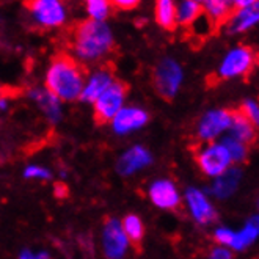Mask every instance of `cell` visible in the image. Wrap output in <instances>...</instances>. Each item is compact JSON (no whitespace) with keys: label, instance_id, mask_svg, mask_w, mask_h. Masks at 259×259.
I'll return each mask as SVG.
<instances>
[{"label":"cell","instance_id":"5b68a950","mask_svg":"<svg viewBox=\"0 0 259 259\" xmlns=\"http://www.w3.org/2000/svg\"><path fill=\"white\" fill-rule=\"evenodd\" d=\"M195 162L200 171L212 179L222 176L226 170H230L233 166L230 154H228V151L220 142L201 143L196 148Z\"/></svg>","mask_w":259,"mask_h":259},{"label":"cell","instance_id":"5bb4252c","mask_svg":"<svg viewBox=\"0 0 259 259\" xmlns=\"http://www.w3.org/2000/svg\"><path fill=\"white\" fill-rule=\"evenodd\" d=\"M148 113L139 107H126L121 109L113 121V131L116 134H127L131 131L140 129L148 123Z\"/></svg>","mask_w":259,"mask_h":259},{"label":"cell","instance_id":"4316f807","mask_svg":"<svg viewBox=\"0 0 259 259\" xmlns=\"http://www.w3.org/2000/svg\"><path fill=\"white\" fill-rule=\"evenodd\" d=\"M212 237H214L215 243L220 247H226V248H231V243L234 240V230L228 226H219L212 233Z\"/></svg>","mask_w":259,"mask_h":259},{"label":"cell","instance_id":"3957f363","mask_svg":"<svg viewBox=\"0 0 259 259\" xmlns=\"http://www.w3.org/2000/svg\"><path fill=\"white\" fill-rule=\"evenodd\" d=\"M259 63V54L245 44H239L236 48L230 49L217 69V77L220 80H231L237 77H245L248 75L254 66Z\"/></svg>","mask_w":259,"mask_h":259},{"label":"cell","instance_id":"ffe728a7","mask_svg":"<svg viewBox=\"0 0 259 259\" xmlns=\"http://www.w3.org/2000/svg\"><path fill=\"white\" fill-rule=\"evenodd\" d=\"M228 132H230V137H233V139L239 140L240 143L247 145V146L253 145L257 139L254 126L239 110H234L233 124Z\"/></svg>","mask_w":259,"mask_h":259},{"label":"cell","instance_id":"e0dca14e","mask_svg":"<svg viewBox=\"0 0 259 259\" xmlns=\"http://www.w3.org/2000/svg\"><path fill=\"white\" fill-rule=\"evenodd\" d=\"M201 5L203 14L214 30L225 25L234 13L233 0H204V2H201Z\"/></svg>","mask_w":259,"mask_h":259},{"label":"cell","instance_id":"83f0119b","mask_svg":"<svg viewBox=\"0 0 259 259\" xmlns=\"http://www.w3.org/2000/svg\"><path fill=\"white\" fill-rule=\"evenodd\" d=\"M25 178H38V179H49L51 171L42 168V166H27L24 171Z\"/></svg>","mask_w":259,"mask_h":259},{"label":"cell","instance_id":"d6986e66","mask_svg":"<svg viewBox=\"0 0 259 259\" xmlns=\"http://www.w3.org/2000/svg\"><path fill=\"white\" fill-rule=\"evenodd\" d=\"M28 95L32 99L36 101V104L39 105V109L44 112V115L48 116L49 121L52 123H57V121L62 118V110H60V101L52 96L48 90L42 88H33L28 91Z\"/></svg>","mask_w":259,"mask_h":259},{"label":"cell","instance_id":"8992f818","mask_svg":"<svg viewBox=\"0 0 259 259\" xmlns=\"http://www.w3.org/2000/svg\"><path fill=\"white\" fill-rule=\"evenodd\" d=\"M129 85L123 80L115 79L110 87L93 102V116L96 124L102 126L112 121L116 113L123 109V102L127 96Z\"/></svg>","mask_w":259,"mask_h":259},{"label":"cell","instance_id":"8fae6325","mask_svg":"<svg viewBox=\"0 0 259 259\" xmlns=\"http://www.w3.org/2000/svg\"><path fill=\"white\" fill-rule=\"evenodd\" d=\"M149 200L159 209L179 210L182 196L171 179H157L149 187Z\"/></svg>","mask_w":259,"mask_h":259},{"label":"cell","instance_id":"f1b7e54d","mask_svg":"<svg viewBox=\"0 0 259 259\" xmlns=\"http://www.w3.org/2000/svg\"><path fill=\"white\" fill-rule=\"evenodd\" d=\"M209 259H233V251L226 247L215 245L209 253Z\"/></svg>","mask_w":259,"mask_h":259},{"label":"cell","instance_id":"7402d4cb","mask_svg":"<svg viewBox=\"0 0 259 259\" xmlns=\"http://www.w3.org/2000/svg\"><path fill=\"white\" fill-rule=\"evenodd\" d=\"M156 22L166 32H173L178 27V16H176V4L171 0H159L154 8Z\"/></svg>","mask_w":259,"mask_h":259},{"label":"cell","instance_id":"1f68e13d","mask_svg":"<svg viewBox=\"0 0 259 259\" xmlns=\"http://www.w3.org/2000/svg\"><path fill=\"white\" fill-rule=\"evenodd\" d=\"M19 259H51V256H49L48 253H44V251L35 254V253H32L30 250H24V251L21 253Z\"/></svg>","mask_w":259,"mask_h":259},{"label":"cell","instance_id":"d4e9b609","mask_svg":"<svg viewBox=\"0 0 259 259\" xmlns=\"http://www.w3.org/2000/svg\"><path fill=\"white\" fill-rule=\"evenodd\" d=\"M85 7L90 14V19L98 22H104L113 11L112 2H105V0H88Z\"/></svg>","mask_w":259,"mask_h":259},{"label":"cell","instance_id":"4fadbf2b","mask_svg":"<svg viewBox=\"0 0 259 259\" xmlns=\"http://www.w3.org/2000/svg\"><path fill=\"white\" fill-rule=\"evenodd\" d=\"M115 80V74L110 65L99 68L91 77L87 80L83 91L80 95V101L83 102H95L105 90L110 87V83Z\"/></svg>","mask_w":259,"mask_h":259},{"label":"cell","instance_id":"f546056e","mask_svg":"<svg viewBox=\"0 0 259 259\" xmlns=\"http://www.w3.org/2000/svg\"><path fill=\"white\" fill-rule=\"evenodd\" d=\"M139 5H140L139 0H115V2H112L113 10H121V11L135 10Z\"/></svg>","mask_w":259,"mask_h":259},{"label":"cell","instance_id":"52a82bcc","mask_svg":"<svg viewBox=\"0 0 259 259\" xmlns=\"http://www.w3.org/2000/svg\"><path fill=\"white\" fill-rule=\"evenodd\" d=\"M234 110L228 109H210L201 115L196 123L195 135L200 143H212L225 132L230 131L233 124Z\"/></svg>","mask_w":259,"mask_h":259},{"label":"cell","instance_id":"ac0fdd59","mask_svg":"<svg viewBox=\"0 0 259 259\" xmlns=\"http://www.w3.org/2000/svg\"><path fill=\"white\" fill-rule=\"evenodd\" d=\"M259 237V214L251 215L247 223L239 231H234V240L231 243V251H242L248 248L251 243Z\"/></svg>","mask_w":259,"mask_h":259},{"label":"cell","instance_id":"cb8c5ba5","mask_svg":"<svg viewBox=\"0 0 259 259\" xmlns=\"http://www.w3.org/2000/svg\"><path fill=\"white\" fill-rule=\"evenodd\" d=\"M220 143L228 151V154H230L231 162L234 165L243 163V162L247 160V157H248V146L247 145L240 143L239 140L233 139V137H230V135H225Z\"/></svg>","mask_w":259,"mask_h":259},{"label":"cell","instance_id":"44dd1931","mask_svg":"<svg viewBox=\"0 0 259 259\" xmlns=\"http://www.w3.org/2000/svg\"><path fill=\"white\" fill-rule=\"evenodd\" d=\"M121 228H123V233L127 237V242L135 248V250H142V243L145 237V225L142 219L135 214H127L123 222H121Z\"/></svg>","mask_w":259,"mask_h":259},{"label":"cell","instance_id":"6da1fadb","mask_svg":"<svg viewBox=\"0 0 259 259\" xmlns=\"http://www.w3.org/2000/svg\"><path fill=\"white\" fill-rule=\"evenodd\" d=\"M87 68L77 58L66 52L52 57L46 74V90L58 101L71 102L79 99L87 83Z\"/></svg>","mask_w":259,"mask_h":259},{"label":"cell","instance_id":"9c48e42d","mask_svg":"<svg viewBox=\"0 0 259 259\" xmlns=\"http://www.w3.org/2000/svg\"><path fill=\"white\" fill-rule=\"evenodd\" d=\"M186 206L189 209V214L198 225H210L219 219V214L209 200L206 192L196 189V187H189L184 195Z\"/></svg>","mask_w":259,"mask_h":259},{"label":"cell","instance_id":"603a6c76","mask_svg":"<svg viewBox=\"0 0 259 259\" xmlns=\"http://www.w3.org/2000/svg\"><path fill=\"white\" fill-rule=\"evenodd\" d=\"M178 25L190 27L203 16V5L198 0H184L176 4Z\"/></svg>","mask_w":259,"mask_h":259},{"label":"cell","instance_id":"7a4b0ae2","mask_svg":"<svg viewBox=\"0 0 259 259\" xmlns=\"http://www.w3.org/2000/svg\"><path fill=\"white\" fill-rule=\"evenodd\" d=\"M72 48L83 62L102 58L113 49L112 30L105 22L93 19L75 22L72 25Z\"/></svg>","mask_w":259,"mask_h":259},{"label":"cell","instance_id":"9a60e30c","mask_svg":"<svg viewBox=\"0 0 259 259\" xmlns=\"http://www.w3.org/2000/svg\"><path fill=\"white\" fill-rule=\"evenodd\" d=\"M151 160L152 159L148 149H145L143 146H134L119 157V160L116 162V170L119 175L129 176L135 171L145 168L146 165L151 163Z\"/></svg>","mask_w":259,"mask_h":259},{"label":"cell","instance_id":"7c38bea8","mask_svg":"<svg viewBox=\"0 0 259 259\" xmlns=\"http://www.w3.org/2000/svg\"><path fill=\"white\" fill-rule=\"evenodd\" d=\"M259 24V0H251V2L240 10H234L233 16L228 19V22L223 25L226 33H243L247 30L253 28Z\"/></svg>","mask_w":259,"mask_h":259},{"label":"cell","instance_id":"30bf717a","mask_svg":"<svg viewBox=\"0 0 259 259\" xmlns=\"http://www.w3.org/2000/svg\"><path fill=\"white\" fill-rule=\"evenodd\" d=\"M104 254L107 259H123L127 251L129 242L126 234L123 233L121 223L116 219H109L104 225L102 234Z\"/></svg>","mask_w":259,"mask_h":259},{"label":"cell","instance_id":"484cf974","mask_svg":"<svg viewBox=\"0 0 259 259\" xmlns=\"http://www.w3.org/2000/svg\"><path fill=\"white\" fill-rule=\"evenodd\" d=\"M237 110L250 121V123L254 126V129H259V102L256 99L242 101L240 107Z\"/></svg>","mask_w":259,"mask_h":259},{"label":"cell","instance_id":"836d02e7","mask_svg":"<svg viewBox=\"0 0 259 259\" xmlns=\"http://www.w3.org/2000/svg\"><path fill=\"white\" fill-rule=\"evenodd\" d=\"M257 207H259V201H257Z\"/></svg>","mask_w":259,"mask_h":259},{"label":"cell","instance_id":"2e32d148","mask_svg":"<svg viewBox=\"0 0 259 259\" xmlns=\"http://www.w3.org/2000/svg\"><path fill=\"white\" fill-rule=\"evenodd\" d=\"M240 179H242L240 166H231V168L226 170L222 176L214 179V182H212V186L207 189V192L212 196L219 198V200H226V198H230L237 190Z\"/></svg>","mask_w":259,"mask_h":259},{"label":"cell","instance_id":"ba28073f","mask_svg":"<svg viewBox=\"0 0 259 259\" xmlns=\"http://www.w3.org/2000/svg\"><path fill=\"white\" fill-rule=\"evenodd\" d=\"M24 5L32 13L35 22L44 28L60 27L66 21V8L57 0H33V2H25Z\"/></svg>","mask_w":259,"mask_h":259},{"label":"cell","instance_id":"277c9868","mask_svg":"<svg viewBox=\"0 0 259 259\" xmlns=\"http://www.w3.org/2000/svg\"><path fill=\"white\" fill-rule=\"evenodd\" d=\"M151 80L156 93L162 99L170 102L179 93V88L182 85V80H184V71L176 60L162 58L156 68L152 69Z\"/></svg>","mask_w":259,"mask_h":259},{"label":"cell","instance_id":"d6a6232c","mask_svg":"<svg viewBox=\"0 0 259 259\" xmlns=\"http://www.w3.org/2000/svg\"><path fill=\"white\" fill-rule=\"evenodd\" d=\"M55 193H57V196L65 198V196L68 195V190H66L65 184H57V187H55Z\"/></svg>","mask_w":259,"mask_h":259},{"label":"cell","instance_id":"4dcf8cb0","mask_svg":"<svg viewBox=\"0 0 259 259\" xmlns=\"http://www.w3.org/2000/svg\"><path fill=\"white\" fill-rule=\"evenodd\" d=\"M13 88L10 87H4V85H0V109H4L5 105H7V101L10 98H14L13 96Z\"/></svg>","mask_w":259,"mask_h":259}]
</instances>
